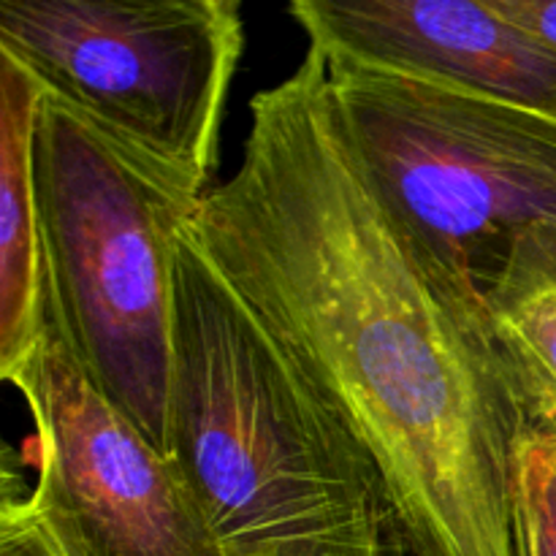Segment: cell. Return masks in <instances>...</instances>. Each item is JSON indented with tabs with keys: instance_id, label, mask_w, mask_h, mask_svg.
Here are the masks:
<instances>
[{
	"instance_id": "obj_1",
	"label": "cell",
	"mask_w": 556,
	"mask_h": 556,
	"mask_svg": "<svg viewBox=\"0 0 556 556\" xmlns=\"http://www.w3.org/2000/svg\"><path fill=\"white\" fill-rule=\"evenodd\" d=\"M342 418L413 556H516L535 429L470 271L364 166L326 60L250 101L237 172L185 223Z\"/></svg>"
},
{
	"instance_id": "obj_2",
	"label": "cell",
	"mask_w": 556,
	"mask_h": 556,
	"mask_svg": "<svg viewBox=\"0 0 556 556\" xmlns=\"http://www.w3.org/2000/svg\"><path fill=\"white\" fill-rule=\"evenodd\" d=\"M172 282V448L226 556H389L372 462L185 226Z\"/></svg>"
},
{
	"instance_id": "obj_3",
	"label": "cell",
	"mask_w": 556,
	"mask_h": 556,
	"mask_svg": "<svg viewBox=\"0 0 556 556\" xmlns=\"http://www.w3.org/2000/svg\"><path fill=\"white\" fill-rule=\"evenodd\" d=\"M41 329L157 451L172 448V253L204 185L43 92L33 144Z\"/></svg>"
},
{
	"instance_id": "obj_4",
	"label": "cell",
	"mask_w": 556,
	"mask_h": 556,
	"mask_svg": "<svg viewBox=\"0 0 556 556\" xmlns=\"http://www.w3.org/2000/svg\"><path fill=\"white\" fill-rule=\"evenodd\" d=\"M320 54L342 123L386 199L481 291L521 233L556 223L554 114Z\"/></svg>"
},
{
	"instance_id": "obj_5",
	"label": "cell",
	"mask_w": 556,
	"mask_h": 556,
	"mask_svg": "<svg viewBox=\"0 0 556 556\" xmlns=\"http://www.w3.org/2000/svg\"><path fill=\"white\" fill-rule=\"evenodd\" d=\"M244 47L233 0H3L0 52L130 150L206 185Z\"/></svg>"
},
{
	"instance_id": "obj_6",
	"label": "cell",
	"mask_w": 556,
	"mask_h": 556,
	"mask_svg": "<svg viewBox=\"0 0 556 556\" xmlns=\"http://www.w3.org/2000/svg\"><path fill=\"white\" fill-rule=\"evenodd\" d=\"M9 380L36 427L30 505L63 556H226L182 467L92 389L52 331Z\"/></svg>"
},
{
	"instance_id": "obj_7",
	"label": "cell",
	"mask_w": 556,
	"mask_h": 556,
	"mask_svg": "<svg viewBox=\"0 0 556 556\" xmlns=\"http://www.w3.org/2000/svg\"><path fill=\"white\" fill-rule=\"evenodd\" d=\"M309 47L532 106L556 117V54L492 0H296Z\"/></svg>"
},
{
	"instance_id": "obj_8",
	"label": "cell",
	"mask_w": 556,
	"mask_h": 556,
	"mask_svg": "<svg viewBox=\"0 0 556 556\" xmlns=\"http://www.w3.org/2000/svg\"><path fill=\"white\" fill-rule=\"evenodd\" d=\"M43 87L0 52V375L27 358L41 337L33 144Z\"/></svg>"
},
{
	"instance_id": "obj_9",
	"label": "cell",
	"mask_w": 556,
	"mask_h": 556,
	"mask_svg": "<svg viewBox=\"0 0 556 556\" xmlns=\"http://www.w3.org/2000/svg\"><path fill=\"white\" fill-rule=\"evenodd\" d=\"M483 296L532 424L556 427V223L510 244Z\"/></svg>"
},
{
	"instance_id": "obj_10",
	"label": "cell",
	"mask_w": 556,
	"mask_h": 556,
	"mask_svg": "<svg viewBox=\"0 0 556 556\" xmlns=\"http://www.w3.org/2000/svg\"><path fill=\"white\" fill-rule=\"evenodd\" d=\"M516 556H556V434L535 427L519 451L514 486Z\"/></svg>"
},
{
	"instance_id": "obj_11",
	"label": "cell",
	"mask_w": 556,
	"mask_h": 556,
	"mask_svg": "<svg viewBox=\"0 0 556 556\" xmlns=\"http://www.w3.org/2000/svg\"><path fill=\"white\" fill-rule=\"evenodd\" d=\"M0 556H63L38 521L30 500L5 494L0 510Z\"/></svg>"
},
{
	"instance_id": "obj_12",
	"label": "cell",
	"mask_w": 556,
	"mask_h": 556,
	"mask_svg": "<svg viewBox=\"0 0 556 556\" xmlns=\"http://www.w3.org/2000/svg\"><path fill=\"white\" fill-rule=\"evenodd\" d=\"M516 27L556 54V0H492Z\"/></svg>"
},
{
	"instance_id": "obj_13",
	"label": "cell",
	"mask_w": 556,
	"mask_h": 556,
	"mask_svg": "<svg viewBox=\"0 0 556 556\" xmlns=\"http://www.w3.org/2000/svg\"><path fill=\"white\" fill-rule=\"evenodd\" d=\"M552 429H554V434H556V427H552Z\"/></svg>"
}]
</instances>
